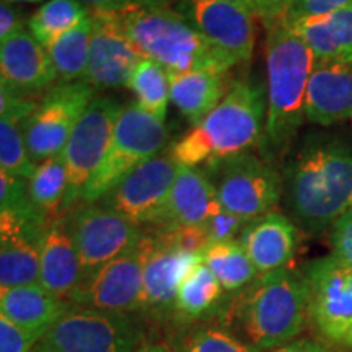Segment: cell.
<instances>
[{
  "mask_svg": "<svg viewBox=\"0 0 352 352\" xmlns=\"http://www.w3.org/2000/svg\"><path fill=\"white\" fill-rule=\"evenodd\" d=\"M222 209L212 179L196 166H179L166 202L165 226H206Z\"/></svg>",
  "mask_w": 352,
  "mask_h": 352,
  "instance_id": "obj_24",
  "label": "cell"
},
{
  "mask_svg": "<svg viewBox=\"0 0 352 352\" xmlns=\"http://www.w3.org/2000/svg\"><path fill=\"white\" fill-rule=\"evenodd\" d=\"M283 195L302 228L334 227L352 208V144L331 135L305 140L285 165Z\"/></svg>",
  "mask_w": 352,
  "mask_h": 352,
  "instance_id": "obj_1",
  "label": "cell"
},
{
  "mask_svg": "<svg viewBox=\"0 0 352 352\" xmlns=\"http://www.w3.org/2000/svg\"><path fill=\"white\" fill-rule=\"evenodd\" d=\"M153 246L152 232H145L134 248L100 267L78 285L72 303L113 314L139 311L144 289V267Z\"/></svg>",
  "mask_w": 352,
  "mask_h": 352,
  "instance_id": "obj_12",
  "label": "cell"
},
{
  "mask_svg": "<svg viewBox=\"0 0 352 352\" xmlns=\"http://www.w3.org/2000/svg\"><path fill=\"white\" fill-rule=\"evenodd\" d=\"M349 6H352V0H294L279 21L285 25H294L302 20L328 15Z\"/></svg>",
  "mask_w": 352,
  "mask_h": 352,
  "instance_id": "obj_35",
  "label": "cell"
},
{
  "mask_svg": "<svg viewBox=\"0 0 352 352\" xmlns=\"http://www.w3.org/2000/svg\"><path fill=\"white\" fill-rule=\"evenodd\" d=\"M95 88L85 80L63 82L46 90L25 124L26 145L34 164L64 152L70 134L95 100Z\"/></svg>",
  "mask_w": 352,
  "mask_h": 352,
  "instance_id": "obj_11",
  "label": "cell"
},
{
  "mask_svg": "<svg viewBox=\"0 0 352 352\" xmlns=\"http://www.w3.org/2000/svg\"><path fill=\"white\" fill-rule=\"evenodd\" d=\"M127 88L135 95V103L145 113L165 122L171 101L170 74L162 65L151 59H142L131 74Z\"/></svg>",
  "mask_w": 352,
  "mask_h": 352,
  "instance_id": "obj_33",
  "label": "cell"
},
{
  "mask_svg": "<svg viewBox=\"0 0 352 352\" xmlns=\"http://www.w3.org/2000/svg\"><path fill=\"white\" fill-rule=\"evenodd\" d=\"M28 192L33 204L47 217L63 214V204L67 192V170L63 153L36 164L28 178Z\"/></svg>",
  "mask_w": 352,
  "mask_h": 352,
  "instance_id": "obj_32",
  "label": "cell"
},
{
  "mask_svg": "<svg viewBox=\"0 0 352 352\" xmlns=\"http://www.w3.org/2000/svg\"><path fill=\"white\" fill-rule=\"evenodd\" d=\"M0 74L2 83L26 96L50 90L57 78L50 52L26 28L0 43Z\"/></svg>",
  "mask_w": 352,
  "mask_h": 352,
  "instance_id": "obj_19",
  "label": "cell"
},
{
  "mask_svg": "<svg viewBox=\"0 0 352 352\" xmlns=\"http://www.w3.org/2000/svg\"><path fill=\"white\" fill-rule=\"evenodd\" d=\"M80 283V258L70 230L69 214H60L51 220L44 232L39 258V284L60 300L72 302Z\"/></svg>",
  "mask_w": 352,
  "mask_h": 352,
  "instance_id": "obj_20",
  "label": "cell"
},
{
  "mask_svg": "<svg viewBox=\"0 0 352 352\" xmlns=\"http://www.w3.org/2000/svg\"><path fill=\"white\" fill-rule=\"evenodd\" d=\"M90 13V8L80 0H47L30 16L28 30L44 47H50Z\"/></svg>",
  "mask_w": 352,
  "mask_h": 352,
  "instance_id": "obj_31",
  "label": "cell"
},
{
  "mask_svg": "<svg viewBox=\"0 0 352 352\" xmlns=\"http://www.w3.org/2000/svg\"><path fill=\"white\" fill-rule=\"evenodd\" d=\"M270 352H331L327 346H323L318 341L311 340H294L285 344L276 347Z\"/></svg>",
  "mask_w": 352,
  "mask_h": 352,
  "instance_id": "obj_42",
  "label": "cell"
},
{
  "mask_svg": "<svg viewBox=\"0 0 352 352\" xmlns=\"http://www.w3.org/2000/svg\"><path fill=\"white\" fill-rule=\"evenodd\" d=\"M331 246L334 256L352 266V208L334 223Z\"/></svg>",
  "mask_w": 352,
  "mask_h": 352,
  "instance_id": "obj_38",
  "label": "cell"
},
{
  "mask_svg": "<svg viewBox=\"0 0 352 352\" xmlns=\"http://www.w3.org/2000/svg\"><path fill=\"white\" fill-rule=\"evenodd\" d=\"M69 222L80 258L82 283L134 248L144 235L142 227L100 204H82L69 214Z\"/></svg>",
  "mask_w": 352,
  "mask_h": 352,
  "instance_id": "obj_13",
  "label": "cell"
},
{
  "mask_svg": "<svg viewBox=\"0 0 352 352\" xmlns=\"http://www.w3.org/2000/svg\"><path fill=\"white\" fill-rule=\"evenodd\" d=\"M239 241L258 274L285 270L298 245V230L287 215L272 212L248 222Z\"/></svg>",
  "mask_w": 352,
  "mask_h": 352,
  "instance_id": "obj_21",
  "label": "cell"
},
{
  "mask_svg": "<svg viewBox=\"0 0 352 352\" xmlns=\"http://www.w3.org/2000/svg\"><path fill=\"white\" fill-rule=\"evenodd\" d=\"M223 292L226 290L214 272L202 261L197 263L179 285L171 311L173 321L186 328L219 315L226 305Z\"/></svg>",
  "mask_w": 352,
  "mask_h": 352,
  "instance_id": "obj_28",
  "label": "cell"
},
{
  "mask_svg": "<svg viewBox=\"0 0 352 352\" xmlns=\"http://www.w3.org/2000/svg\"><path fill=\"white\" fill-rule=\"evenodd\" d=\"M21 30H25L23 15L19 8L12 6L8 0H2L0 3V43L12 38Z\"/></svg>",
  "mask_w": 352,
  "mask_h": 352,
  "instance_id": "obj_39",
  "label": "cell"
},
{
  "mask_svg": "<svg viewBox=\"0 0 352 352\" xmlns=\"http://www.w3.org/2000/svg\"><path fill=\"white\" fill-rule=\"evenodd\" d=\"M122 104L109 96H95L65 144L67 192L63 214L72 210L107 155Z\"/></svg>",
  "mask_w": 352,
  "mask_h": 352,
  "instance_id": "obj_10",
  "label": "cell"
},
{
  "mask_svg": "<svg viewBox=\"0 0 352 352\" xmlns=\"http://www.w3.org/2000/svg\"><path fill=\"white\" fill-rule=\"evenodd\" d=\"M91 33H94V19L90 13L80 25L46 47L57 70V77L63 82H77L85 77L88 57H90Z\"/></svg>",
  "mask_w": 352,
  "mask_h": 352,
  "instance_id": "obj_30",
  "label": "cell"
},
{
  "mask_svg": "<svg viewBox=\"0 0 352 352\" xmlns=\"http://www.w3.org/2000/svg\"><path fill=\"white\" fill-rule=\"evenodd\" d=\"M248 222L240 219L239 215L228 212L226 209H220L217 214L208 220V228L210 243H220V241L236 240V235H241Z\"/></svg>",
  "mask_w": 352,
  "mask_h": 352,
  "instance_id": "obj_37",
  "label": "cell"
},
{
  "mask_svg": "<svg viewBox=\"0 0 352 352\" xmlns=\"http://www.w3.org/2000/svg\"><path fill=\"white\" fill-rule=\"evenodd\" d=\"M168 142L164 121L145 113L138 103L122 107L111 144L100 168L82 195V204H95L145 162L160 155Z\"/></svg>",
  "mask_w": 352,
  "mask_h": 352,
  "instance_id": "obj_6",
  "label": "cell"
},
{
  "mask_svg": "<svg viewBox=\"0 0 352 352\" xmlns=\"http://www.w3.org/2000/svg\"><path fill=\"white\" fill-rule=\"evenodd\" d=\"M220 324L261 351L294 341L308 320V292L302 272L289 267L259 274L233 294L220 310Z\"/></svg>",
  "mask_w": 352,
  "mask_h": 352,
  "instance_id": "obj_2",
  "label": "cell"
},
{
  "mask_svg": "<svg viewBox=\"0 0 352 352\" xmlns=\"http://www.w3.org/2000/svg\"><path fill=\"white\" fill-rule=\"evenodd\" d=\"M90 10L122 13L134 7H140L138 0H80Z\"/></svg>",
  "mask_w": 352,
  "mask_h": 352,
  "instance_id": "obj_41",
  "label": "cell"
},
{
  "mask_svg": "<svg viewBox=\"0 0 352 352\" xmlns=\"http://www.w3.org/2000/svg\"><path fill=\"white\" fill-rule=\"evenodd\" d=\"M144 333L131 314L70 307L38 344L46 352H135Z\"/></svg>",
  "mask_w": 352,
  "mask_h": 352,
  "instance_id": "obj_7",
  "label": "cell"
},
{
  "mask_svg": "<svg viewBox=\"0 0 352 352\" xmlns=\"http://www.w3.org/2000/svg\"><path fill=\"white\" fill-rule=\"evenodd\" d=\"M352 118V63L315 60L307 87L305 120L331 126Z\"/></svg>",
  "mask_w": 352,
  "mask_h": 352,
  "instance_id": "obj_22",
  "label": "cell"
},
{
  "mask_svg": "<svg viewBox=\"0 0 352 352\" xmlns=\"http://www.w3.org/2000/svg\"><path fill=\"white\" fill-rule=\"evenodd\" d=\"M222 209L252 222L272 212L283 196V176L266 158L243 152L212 166Z\"/></svg>",
  "mask_w": 352,
  "mask_h": 352,
  "instance_id": "obj_8",
  "label": "cell"
},
{
  "mask_svg": "<svg viewBox=\"0 0 352 352\" xmlns=\"http://www.w3.org/2000/svg\"><path fill=\"white\" fill-rule=\"evenodd\" d=\"M175 10L235 65L252 59L256 36L252 13L226 0H182Z\"/></svg>",
  "mask_w": 352,
  "mask_h": 352,
  "instance_id": "obj_16",
  "label": "cell"
},
{
  "mask_svg": "<svg viewBox=\"0 0 352 352\" xmlns=\"http://www.w3.org/2000/svg\"><path fill=\"white\" fill-rule=\"evenodd\" d=\"M201 256L227 294L241 292L259 276L239 240L210 243Z\"/></svg>",
  "mask_w": 352,
  "mask_h": 352,
  "instance_id": "obj_29",
  "label": "cell"
},
{
  "mask_svg": "<svg viewBox=\"0 0 352 352\" xmlns=\"http://www.w3.org/2000/svg\"><path fill=\"white\" fill-rule=\"evenodd\" d=\"M308 292V320L333 344L352 347V266L334 254L302 270Z\"/></svg>",
  "mask_w": 352,
  "mask_h": 352,
  "instance_id": "obj_9",
  "label": "cell"
},
{
  "mask_svg": "<svg viewBox=\"0 0 352 352\" xmlns=\"http://www.w3.org/2000/svg\"><path fill=\"white\" fill-rule=\"evenodd\" d=\"M153 246L144 267V289L139 311L148 315H171L183 279L191 272L201 254L176 248L160 228L152 227Z\"/></svg>",
  "mask_w": 352,
  "mask_h": 352,
  "instance_id": "obj_18",
  "label": "cell"
},
{
  "mask_svg": "<svg viewBox=\"0 0 352 352\" xmlns=\"http://www.w3.org/2000/svg\"><path fill=\"white\" fill-rule=\"evenodd\" d=\"M292 2L294 0H256L258 16L270 25L276 23L283 19Z\"/></svg>",
  "mask_w": 352,
  "mask_h": 352,
  "instance_id": "obj_40",
  "label": "cell"
},
{
  "mask_svg": "<svg viewBox=\"0 0 352 352\" xmlns=\"http://www.w3.org/2000/svg\"><path fill=\"white\" fill-rule=\"evenodd\" d=\"M41 338L0 315V352H32Z\"/></svg>",
  "mask_w": 352,
  "mask_h": 352,
  "instance_id": "obj_36",
  "label": "cell"
},
{
  "mask_svg": "<svg viewBox=\"0 0 352 352\" xmlns=\"http://www.w3.org/2000/svg\"><path fill=\"white\" fill-rule=\"evenodd\" d=\"M266 101L259 85L236 80L226 98L183 138L170 147L168 155L179 166H212L248 152L261 144L266 122Z\"/></svg>",
  "mask_w": 352,
  "mask_h": 352,
  "instance_id": "obj_4",
  "label": "cell"
},
{
  "mask_svg": "<svg viewBox=\"0 0 352 352\" xmlns=\"http://www.w3.org/2000/svg\"><path fill=\"white\" fill-rule=\"evenodd\" d=\"M70 307V302L52 296L41 284L0 289V315L39 336L54 327Z\"/></svg>",
  "mask_w": 352,
  "mask_h": 352,
  "instance_id": "obj_25",
  "label": "cell"
},
{
  "mask_svg": "<svg viewBox=\"0 0 352 352\" xmlns=\"http://www.w3.org/2000/svg\"><path fill=\"white\" fill-rule=\"evenodd\" d=\"M121 16L127 36L144 59L162 65L170 76L195 70L230 72L235 67L173 8L134 7Z\"/></svg>",
  "mask_w": 352,
  "mask_h": 352,
  "instance_id": "obj_5",
  "label": "cell"
},
{
  "mask_svg": "<svg viewBox=\"0 0 352 352\" xmlns=\"http://www.w3.org/2000/svg\"><path fill=\"white\" fill-rule=\"evenodd\" d=\"M38 101L19 94L6 83L0 88V165L6 173L28 179L36 164L30 155L25 138V124Z\"/></svg>",
  "mask_w": 352,
  "mask_h": 352,
  "instance_id": "obj_23",
  "label": "cell"
},
{
  "mask_svg": "<svg viewBox=\"0 0 352 352\" xmlns=\"http://www.w3.org/2000/svg\"><path fill=\"white\" fill-rule=\"evenodd\" d=\"M8 2H28V3H33V2H39V0H8Z\"/></svg>",
  "mask_w": 352,
  "mask_h": 352,
  "instance_id": "obj_46",
  "label": "cell"
},
{
  "mask_svg": "<svg viewBox=\"0 0 352 352\" xmlns=\"http://www.w3.org/2000/svg\"><path fill=\"white\" fill-rule=\"evenodd\" d=\"M51 217L32 204L0 210V285L39 284L41 241Z\"/></svg>",
  "mask_w": 352,
  "mask_h": 352,
  "instance_id": "obj_15",
  "label": "cell"
},
{
  "mask_svg": "<svg viewBox=\"0 0 352 352\" xmlns=\"http://www.w3.org/2000/svg\"><path fill=\"white\" fill-rule=\"evenodd\" d=\"M171 347L175 352H266L240 340L222 324L206 323L183 328Z\"/></svg>",
  "mask_w": 352,
  "mask_h": 352,
  "instance_id": "obj_34",
  "label": "cell"
},
{
  "mask_svg": "<svg viewBox=\"0 0 352 352\" xmlns=\"http://www.w3.org/2000/svg\"><path fill=\"white\" fill-rule=\"evenodd\" d=\"M315 56L287 25H270L266 39L267 104L261 151L277 160L289 151L305 120V96ZM272 164V162H271Z\"/></svg>",
  "mask_w": 352,
  "mask_h": 352,
  "instance_id": "obj_3",
  "label": "cell"
},
{
  "mask_svg": "<svg viewBox=\"0 0 352 352\" xmlns=\"http://www.w3.org/2000/svg\"><path fill=\"white\" fill-rule=\"evenodd\" d=\"M32 352H46V351H44V349H43V347H41V346H39V344H36V346H34V349H33Z\"/></svg>",
  "mask_w": 352,
  "mask_h": 352,
  "instance_id": "obj_47",
  "label": "cell"
},
{
  "mask_svg": "<svg viewBox=\"0 0 352 352\" xmlns=\"http://www.w3.org/2000/svg\"><path fill=\"white\" fill-rule=\"evenodd\" d=\"M233 83L230 72L215 70L170 76V98L178 111L196 126L226 98Z\"/></svg>",
  "mask_w": 352,
  "mask_h": 352,
  "instance_id": "obj_26",
  "label": "cell"
},
{
  "mask_svg": "<svg viewBox=\"0 0 352 352\" xmlns=\"http://www.w3.org/2000/svg\"><path fill=\"white\" fill-rule=\"evenodd\" d=\"M135 352H175L170 344H162V342H153V344L140 346Z\"/></svg>",
  "mask_w": 352,
  "mask_h": 352,
  "instance_id": "obj_45",
  "label": "cell"
},
{
  "mask_svg": "<svg viewBox=\"0 0 352 352\" xmlns=\"http://www.w3.org/2000/svg\"><path fill=\"white\" fill-rule=\"evenodd\" d=\"M140 7H152V8H170L171 6H178L182 0H138Z\"/></svg>",
  "mask_w": 352,
  "mask_h": 352,
  "instance_id": "obj_43",
  "label": "cell"
},
{
  "mask_svg": "<svg viewBox=\"0 0 352 352\" xmlns=\"http://www.w3.org/2000/svg\"><path fill=\"white\" fill-rule=\"evenodd\" d=\"M226 2H230L233 6H239L240 8H243V10L252 13L253 16H258L256 0H226Z\"/></svg>",
  "mask_w": 352,
  "mask_h": 352,
  "instance_id": "obj_44",
  "label": "cell"
},
{
  "mask_svg": "<svg viewBox=\"0 0 352 352\" xmlns=\"http://www.w3.org/2000/svg\"><path fill=\"white\" fill-rule=\"evenodd\" d=\"M178 168L179 165L175 164L168 153H160L140 165L101 197L100 206L139 227H158L164 222L166 202Z\"/></svg>",
  "mask_w": 352,
  "mask_h": 352,
  "instance_id": "obj_14",
  "label": "cell"
},
{
  "mask_svg": "<svg viewBox=\"0 0 352 352\" xmlns=\"http://www.w3.org/2000/svg\"><path fill=\"white\" fill-rule=\"evenodd\" d=\"M94 33L85 80L95 90L127 87L131 74L144 59L127 36L121 13L91 10Z\"/></svg>",
  "mask_w": 352,
  "mask_h": 352,
  "instance_id": "obj_17",
  "label": "cell"
},
{
  "mask_svg": "<svg viewBox=\"0 0 352 352\" xmlns=\"http://www.w3.org/2000/svg\"><path fill=\"white\" fill-rule=\"evenodd\" d=\"M287 26L308 44L315 60L352 63V6Z\"/></svg>",
  "mask_w": 352,
  "mask_h": 352,
  "instance_id": "obj_27",
  "label": "cell"
}]
</instances>
